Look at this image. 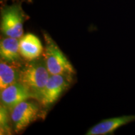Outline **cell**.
Here are the masks:
<instances>
[{
  "label": "cell",
  "instance_id": "8fae6325",
  "mask_svg": "<svg viewBox=\"0 0 135 135\" xmlns=\"http://www.w3.org/2000/svg\"><path fill=\"white\" fill-rule=\"evenodd\" d=\"M11 118L8 113V109L1 104L0 106V134H11V128L10 126Z\"/></svg>",
  "mask_w": 135,
  "mask_h": 135
},
{
  "label": "cell",
  "instance_id": "5b68a950",
  "mask_svg": "<svg viewBox=\"0 0 135 135\" xmlns=\"http://www.w3.org/2000/svg\"><path fill=\"white\" fill-rule=\"evenodd\" d=\"M71 76L63 75H50L39 102L45 107L55 103L70 86Z\"/></svg>",
  "mask_w": 135,
  "mask_h": 135
},
{
  "label": "cell",
  "instance_id": "ba28073f",
  "mask_svg": "<svg viewBox=\"0 0 135 135\" xmlns=\"http://www.w3.org/2000/svg\"><path fill=\"white\" fill-rule=\"evenodd\" d=\"M135 121V114L109 118L101 121L90 128L86 134L104 135L113 133L121 126Z\"/></svg>",
  "mask_w": 135,
  "mask_h": 135
},
{
  "label": "cell",
  "instance_id": "8992f818",
  "mask_svg": "<svg viewBox=\"0 0 135 135\" xmlns=\"http://www.w3.org/2000/svg\"><path fill=\"white\" fill-rule=\"evenodd\" d=\"M0 98L1 104L11 110L17 104L34 98V97L29 89L20 82H17L1 90Z\"/></svg>",
  "mask_w": 135,
  "mask_h": 135
},
{
  "label": "cell",
  "instance_id": "30bf717a",
  "mask_svg": "<svg viewBox=\"0 0 135 135\" xmlns=\"http://www.w3.org/2000/svg\"><path fill=\"white\" fill-rule=\"evenodd\" d=\"M20 66L18 64L9 63L4 61L0 63V89L19 82Z\"/></svg>",
  "mask_w": 135,
  "mask_h": 135
},
{
  "label": "cell",
  "instance_id": "52a82bcc",
  "mask_svg": "<svg viewBox=\"0 0 135 135\" xmlns=\"http://www.w3.org/2000/svg\"><path fill=\"white\" fill-rule=\"evenodd\" d=\"M43 50L40 39L33 34L28 33L20 39V53L26 61H30L39 58L43 54Z\"/></svg>",
  "mask_w": 135,
  "mask_h": 135
},
{
  "label": "cell",
  "instance_id": "9c48e42d",
  "mask_svg": "<svg viewBox=\"0 0 135 135\" xmlns=\"http://www.w3.org/2000/svg\"><path fill=\"white\" fill-rule=\"evenodd\" d=\"M20 39L6 37L0 43L1 60L9 63L18 64L21 55L19 50Z\"/></svg>",
  "mask_w": 135,
  "mask_h": 135
},
{
  "label": "cell",
  "instance_id": "277c9868",
  "mask_svg": "<svg viewBox=\"0 0 135 135\" xmlns=\"http://www.w3.org/2000/svg\"><path fill=\"white\" fill-rule=\"evenodd\" d=\"M40 107L36 102L24 101L10 110V118L15 131L20 132L36 120L41 113Z\"/></svg>",
  "mask_w": 135,
  "mask_h": 135
},
{
  "label": "cell",
  "instance_id": "7a4b0ae2",
  "mask_svg": "<svg viewBox=\"0 0 135 135\" xmlns=\"http://www.w3.org/2000/svg\"><path fill=\"white\" fill-rule=\"evenodd\" d=\"M44 39L45 45L42 55L50 75L71 76L75 74L73 65L51 37L44 33Z\"/></svg>",
  "mask_w": 135,
  "mask_h": 135
},
{
  "label": "cell",
  "instance_id": "3957f363",
  "mask_svg": "<svg viewBox=\"0 0 135 135\" xmlns=\"http://www.w3.org/2000/svg\"><path fill=\"white\" fill-rule=\"evenodd\" d=\"M26 16L18 4L4 7L1 10V30L5 36L20 39L23 36V24Z\"/></svg>",
  "mask_w": 135,
  "mask_h": 135
},
{
  "label": "cell",
  "instance_id": "6da1fadb",
  "mask_svg": "<svg viewBox=\"0 0 135 135\" xmlns=\"http://www.w3.org/2000/svg\"><path fill=\"white\" fill-rule=\"evenodd\" d=\"M50 75L43 58H39L20 68L19 82L29 89L34 98L39 101Z\"/></svg>",
  "mask_w": 135,
  "mask_h": 135
}]
</instances>
